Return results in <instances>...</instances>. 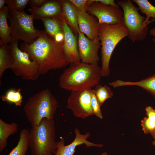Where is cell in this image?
Wrapping results in <instances>:
<instances>
[{"instance_id": "cell-1", "label": "cell", "mask_w": 155, "mask_h": 155, "mask_svg": "<svg viewBox=\"0 0 155 155\" xmlns=\"http://www.w3.org/2000/svg\"><path fill=\"white\" fill-rule=\"evenodd\" d=\"M20 49L28 54L31 60L38 64L40 75L51 70L63 68L71 64L64 41H56L45 30H41L40 34L32 43H22Z\"/></svg>"}, {"instance_id": "cell-2", "label": "cell", "mask_w": 155, "mask_h": 155, "mask_svg": "<svg viewBox=\"0 0 155 155\" xmlns=\"http://www.w3.org/2000/svg\"><path fill=\"white\" fill-rule=\"evenodd\" d=\"M101 67L98 65L81 62L71 65L60 75L59 85L62 88L71 91L92 88L99 84Z\"/></svg>"}, {"instance_id": "cell-3", "label": "cell", "mask_w": 155, "mask_h": 155, "mask_svg": "<svg viewBox=\"0 0 155 155\" xmlns=\"http://www.w3.org/2000/svg\"><path fill=\"white\" fill-rule=\"evenodd\" d=\"M53 119L43 118L29 130V148L32 155H54L57 146Z\"/></svg>"}, {"instance_id": "cell-4", "label": "cell", "mask_w": 155, "mask_h": 155, "mask_svg": "<svg viewBox=\"0 0 155 155\" xmlns=\"http://www.w3.org/2000/svg\"><path fill=\"white\" fill-rule=\"evenodd\" d=\"M57 107L56 99L46 88L28 98L24 110L28 121L33 127L38 125L44 118L53 119Z\"/></svg>"}, {"instance_id": "cell-5", "label": "cell", "mask_w": 155, "mask_h": 155, "mask_svg": "<svg viewBox=\"0 0 155 155\" xmlns=\"http://www.w3.org/2000/svg\"><path fill=\"white\" fill-rule=\"evenodd\" d=\"M98 36L101 46V76H107L110 73L109 63L113 52L119 42L128 36V33L123 23L111 25L99 23Z\"/></svg>"}, {"instance_id": "cell-6", "label": "cell", "mask_w": 155, "mask_h": 155, "mask_svg": "<svg viewBox=\"0 0 155 155\" xmlns=\"http://www.w3.org/2000/svg\"><path fill=\"white\" fill-rule=\"evenodd\" d=\"M117 4L123 9V24L128 38L133 43L145 39L148 32V24L145 22L146 17L139 13V7L131 0H120Z\"/></svg>"}, {"instance_id": "cell-7", "label": "cell", "mask_w": 155, "mask_h": 155, "mask_svg": "<svg viewBox=\"0 0 155 155\" xmlns=\"http://www.w3.org/2000/svg\"><path fill=\"white\" fill-rule=\"evenodd\" d=\"M8 18L10 22L12 42L19 40L32 43L40 34L41 30L35 28L32 15L25 12L9 11Z\"/></svg>"}, {"instance_id": "cell-8", "label": "cell", "mask_w": 155, "mask_h": 155, "mask_svg": "<svg viewBox=\"0 0 155 155\" xmlns=\"http://www.w3.org/2000/svg\"><path fill=\"white\" fill-rule=\"evenodd\" d=\"M9 44L14 58V63L10 69L13 73L24 80L37 79L40 75L38 64L31 60L28 54L19 48L18 42Z\"/></svg>"}, {"instance_id": "cell-9", "label": "cell", "mask_w": 155, "mask_h": 155, "mask_svg": "<svg viewBox=\"0 0 155 155\" xmlns=\"http://www.w3.org/2000/svg\"><path fill=\"white\" fill-rule=\"evenodd\" d=\"M93 89L87 88L71 91L67 108L76 117L85 119L94 115L91 105Z\"/></svg>"}, {"instance_id": "cell-10", "label": "cell", "mask_w": 155, "mask_h": 155, "mask_svg": "<svg viewBox=\"0 0 155 155\" xmlns=\"http://www.w3.org/2000/svg\"><path fill=\"white\" fill-rule=\"evenodd\" d=\"M87 11L96 17L100 23L111 25L123 23V12L119 7L93 2L88 6Z\"/></svg>"}, {"instance_id": "cell-11", "label": "cell", "mask_w": 155, "mask_h": 155, "mask_svg": "<svg viewBox=\"0 0 155 155\" xmlns=\"http://www.w3.org/2000/svg\"><path fill=\"white\" fill-rule=\"evenodd\" d=\"M78 45L81 62L98 65L100 58L98 54L101 43L98 36L93 40L86 37L80 31L78 35Z\"/></svg>"}, {"instance_id": "cell-12", "label": "cell", "mask_w": 155, "mask_h": 155, "mask_svg": "<svg viewBox=\"0 0 155 155\" xmlns=\"http://www.w3.org/2000/svg\"><path fill=\"white\" fill-rule=\"evenodd\" d=\"M60 23L64 35V45L70 60L71 64H76L81 61L76 36L66 23L63 15L57 18Z\"/></svg>"}, {"instance_id": "cell-13", "label": "cell", "mask_w": 155, "mask_h": 155, "mask_svg": "<svg viewBox=\"0 0 155 155\" xmlns=\"http://www.w3.org/2000/svg\"><path fill=\"white\" fill-rule=\"evenodd\" d=\"M74 132L75 137L71 144L65 146L64 139L63 138L57 142V149L54 155H73L76 147L83 144H85L87 148L93 146L102 147V144H94L87 140L90 136L89 132H87L85 134H82L78 128L75 129Z\"/></svg>"}, {"instance_id": "cell-14", "label": "cell", "mask_w": 155, "mask_h": 155, "mask_svg": "<svg viewBox=\"0 0 155 155\" xmlns=\"http://www.w3.org/2000/svg\"><path fill=\"white\" fill-rule=\"evenodd\" d=\"M75 9L80 31L90 40L98 36L99 23L97 19L87 11Z\"/></svg>"}, {"instance_id": "cell-15", "label": "cell", "mask_w": 155, "mask_h": 155, "mask_svg": "<svg viewBox=\"0 0 155 155\" xmlns=\"http://www.w3.org/2000/svg\"><path fill=\"white\" fill-rule=\"evenodd\" d=\"M28 11L34 19L42 20L47 18H58L63 16L60 0H47L40 7L30 8Z\"/></svg>"}, {"instance_id": "cell-16", "label": "cell", "mask_w": 155, "mask_h": 155, "mask_svg": "<svg viewBox=\"0 0 155 155\" xmlns=\"http://www.w3.org/2000/svg\"><path fill=\"white\" fill-rule=\"evenodd\" d=\"M109 84L115 88L129 86H139L151 94L155 99V73L137 82L118 80L109 82Z\"/></svg>"}, {"instance_id": "cell-17", "label": "cell", "mask_w": 155, "mask_h": 155, "mask_svg": "<svg viewBox=\"0 0 155 155\" xmlns=\"http://www.w3.org/2000/svg\"><path fill=\"white\" fill-rule=\"evenodd\" d=\"M63 15L68 25L76 36H78L80 30L78 23L75 8L67 0H60Z\"/></svg>"}, {"instance_id": "cell-18", "label": "cell", "mask_w": 155, "mask_h": 155, "mask_svg": "<svg viewBox=\"0 0 155 155\" xmlns=\"http://www.w3.org/2000/svg\"><path fill=\"white\" fill-rule=\"evenodd\" d=\"M14 63V58L9 44H3L0 47V84L1 79L5 71L11 69Z\"/></svg>"}, {"instance_id": "cell-19", "label": "cell", "mask_w": 155, "mask_h": 155, "mask_svg": "<svg viewBox=\"0 0 155 155\" xmlns=\"http://www.w3.org/2000/svg\"><path fill=\"white\" fill-rule=\"evenodd\" d=\"M9 11L7 6H5L0 10V42L4 44L12 42L11 28L7 21Z\"/></svg>"}, {"instance_id": "cell-20", "label": "cell", "mask_w": 155, "mask_h": 155, "mask_svg": "<svg viewBox=\"0 0 155 155\" xmlns=\"http://www.w3.org/2000/svg\"><path fill=\"white\" fill-rule=\"evenodd\" d=\"M18 126L16 123H8L0 119V152H2L6 147L7 140L11 135L18 131Z\"/></svg>"}, {"instance_id": "cell-21", "label": "cell", "mask_w": 155, "mask_h": 155, "mask_svg": "<svg viewBox=\"0 0 155 155\" xmlns=\"http://www.w3.org/2000/svg\"><path fill=\"white\" fill-rule=\"evenodd\" d=\"M29 130L24 128L19 133V139L17 145L8 155H26L29 148Z\"/></svg>"}, {"instance_id": "cell-22", "label": "cell", "mask_w": 155, "mask_h": 155, "mask_svg": "<svg viewBox=\"0 0 155 155\" xmlns=\"http://www.w3.org/2000/svg\"><path fill=\"white\" fill-rule=\"evenodd\" d=\"M145 111L147 117L141 121V125L145 134H150L155 130V109L152 106H147Z\"/></svg>"}, {"instance_id": "cell-23", "label": "cell", "mask_w": 155, "mask_h": 155, "mask_svg": "<svg viewBox=\"0 0 155 155\" xmlns=\"http://www.w3.org/2000/svg\"><path fill=\"white\" fill-rule=\"evenodd\" d=\"M45 31L54 38L57 34L63 33L61 27L57 18H47L42 20Z\"/></svg>"}, {"instance_id": "cell-24", "label": "cell", "mask_w": 155, "mask_h": 155, "mask_svg": "<svg viewBox=\"0 0 155 155\" xmlns=\"http://www.w3.org/2000/svg\"><path fill=\"white\" fill-rule=\"evenodd\" d=\"M21 91L20 88L17 90L13 89H9L5 94L1 96L0 98L3 101L14 104L16 106H21L23 102Z\"/></svg>"}, {"instance_id": "cell-25", "label": "cell", "mask_w": 155, "mask_h": 155, "mask_svg": "<svg viewBox=\"0 0 155 155\" xmlns=\"http://www.w3.org/2000/svg\"><path fill=\"white\" fill-rule=\"evenodd\" d=\"M133 1L138 6L141 12L146 15V22L148 24L150 18L155 20V6L147 0H133Z\"/></svg>"}, {"instance_id": "cell-26", "label": "cell", "mask_w": 155, "mask_h": 155, "mask_svg": "<svg viewBox=\"0 0 155 155\" xmlns=\"http://www.w3.org/2000/svg\"><path fill=\"white\" fill-rule=\"evenodd\" d=\"M93 90L100 107L107 99L112 98L113 95L111 88L107 85L102 86L99 84Z\"/></svg>"}, {"instance_id": "cell-27", "label": "cell", "mask_w": 155, "mask_h": 155, "mask_svg": "<svg viewBox=\"0 0 155 155\" xmlns=\"http://www.w3.org/2000/svg\"><path fill=\"white\" fill-rule=\"evenodd\" d=\"M29 0H5L9 11L24 12Z\"/></svg>"}, {"instance_id": "cell-28", "label": "cell", "mask_w": 155, "mask_h": 155, "mask_svg": "<svg viewBox=\"0 0 155 155\" xmlns=\"http://www.w3.org/2000/svg\"><path fill=\"white\" fill-rule=\"evenodd\" d=\"M91 103L94 115H96L100 119H102L103 116L100 109V106L95 95L93 89Z\"/></svg>"}, {"instance_id": "cell-29", "label": "cell", "mask_w": 155, "mask_h": 155, "mask_svg": "<svg viewBox=\"0 0 155 155\" xmlns=\"http://www.w3.org/2000/svg\"><path fill=\"white\" fill-rule=\"evenodd\" d=\"M78 10L87 11V0H69Z\"/></svg>"}, {"instance_id": "cell-30", "label": "cell", "mask_w": 155, "mask_h": 155, "mask_svg": "<svg viewBox=\"0 0 155 155\" xmlns=\"http://www.w3.org/2000/svg\"><path fill=\"white\" fill-rule=\"evenodd\" d=\"M93 2H98L104 4L119 7V6L116 4L114 0H88L87 1L88 6L90 5Z\"/></svg>"}, {"instance_id": "cell-31", "label": "cell", "mask_w": 155, "mask_h": 155, "mask_svg": "<svg viewBox=\"0 0 155 155\" xmlns=\"http://www.w3.org/2000/svg\"><path fill=\"white\" fill-rule=\"evenodd\" d=\"M47 0H29V5L31 8L39 7L47 1Z\"/></svg>"}, {"instance_id": "cell-32", "label": "cell", "mask_w": 155, "mask_h": 155, "mask_svg": "<svg viewBox=\"0 0 155 155\" xmlns=\"http://www.w3.org/2000/svg\"><path fill=\"white\" fill-rule=\"evenodd\" d=\"M149 34L152 36L155 37V28H152L150 30ZM152 40L154 42H155V38L152 39Z\"/></svg>"}, {"instance_id": "cell-33", "label": "cell", "mask_w": 155, "mask_h": 155, "mask_svg": "<svg viewBox=\"0 0 155 155\" xmlns=\"http://www.w3.org/2000/svg\"><path fill=\"white\" fill-rule=\"evenodd\" d=\"M6 3L5 0H0V10L2 9L5 6Z\"/></svg>"}, {"instance_id": "cell-34", "label": "cell", "mask_w": 155, "mask_h": 155, "mask_svg": "<svg viewBox=\"0 0 155 155\" xmlns=\"http://www.w3.org/2000/svg\"><path fill=\"white\" fill-rule=\"evenodd\" d=\"M153 138L155 140V130L152 133L150 134Z\"/></svg>"}, {"instance_id": "cell-35", "label": "cell", "mask_w": 155, "mask_h": 155, "mask_svg": "<svg viewBox=\"0 0 155 155\" xmlns=\"http://www.w3.org/2000/svg\"><path fill=\"white\" fill-rule=\"evenodd\" d=\"M100 155H108V154L106 152H104Z\"/></svg>"}, {"instance_id": "cell-36", "label": "cell", "mask_w": 155, "mask_h": 155, "mask_svg": "<svg viewBox=\"0 0 155 155\" xmlns=\"http://www.w3.org/2000/svg\"><path fill=\"white\" fill-rule=\"evenodd\" d=\"M152 145L154 146L155 149V140H154L152 142Z\"/></svg>"}]
</instances>
